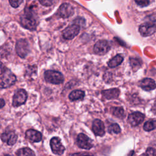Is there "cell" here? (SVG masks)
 <instances>
[{
    "label": "cell",
    "instance_id": "6da1fadb",
    "mask_svg": "<svg viewBox=\"0 0 156 156\" xmlns=\"http://www.w3.org/2000/svg\"><path fill=\"white\" fill-rule=\"evenodd\" d=\"M21 24L26 29L34 30L37 26V22L32 12L29 10L28 11L26 10L24 15L21 18Z\"/></svg>",
    "mask_w": 156,
    "mask_h": 156
},
{
    "label": "cell",
    "instance_id": "7a4b0ae2",
    "mask_svg": "<svg viewBox=\"0 0 156 156\" xmlns=\"http://www.w3.org/2000/svg\"><path fill=\"white\" fill-rule=\"evenodd\" d=\"M44 79L49 82L53 84H60L64 80L62 74L57 71L48 70L44 73Z\"/></svg>",
    "mask_w": 156,
    "mask_h": 156
},
{
    "label": "cell",
    "instance_id": "3957f363",
    "mask_svg": "<svg viewBox=\"0 0 156 156\" xmlns=\"http://www.w3.org/2000/svg\"><path fill=\"white\" fill-rule=\"evenodd\" d=\"M16 80V76L9 70L4 72V74L0 78V88H7L13 85Z\"/></svg>",
    "mask_w": 156,
    "mask_h": 156
},
{
    "label": "cell",
    "instance_id": "277c9868",
    "mask_svg": "<svg viewBox=\"0 0 156 156\" xmlns=\"http://www.w3.org/2000/svg\"><path fill=\"white\" fill-rule=\"evenodd\" d=\"M16 52L21 58H24L29 52V45L28 42L24 39H20L16 44Z\"/></svg>",
    "mask_w": 156,
    "mask_h": 156
},
{
    "label": "cell",
    "instance_id": "5b68a950",
    "mask_svg": "<svg viewBox=\"0 0 156 156\" xmlns=\"http://www.w3.org/2000/svg\"><path fill=\"white\" fill-rule=\"evenodd\" d=\"M80 31V26L77 24H73L65 29L62 32L64 38L71 40L74 38Z\"/></svg>",
    "mask_w": 156,
    "mask_h": 156
},
{
    "label": "cell",
    "instance_id": "8992f818",
    "mask_svg": "<svg viewBox=\"0 0 156 156\" xmlns=\"http://www.w3.org/2000/svg\"><path fill=\"white\" fill-rule=\"evenodd\" d=\"M27 94L26 91L23 89H20L16 91L13 97L12 105L14 107L20 106L24 104L26 101Z\"/></svg>",
    "mask_w": 156,
    "mask_h": 156
},
{
    "label": "cell",
    "instance_id": "52a82bcc",
    "mask_svg": "<svg viewBox=\"0 0 156 156\" xmlns=\"http://www.w3.org/2000/svg\"><path fill=\"white\" fill-rule=\"evenodd\" d=\"M77 144L82 149H90L93 146L92 140L83 133H79L77 137Z\"/></svg>",
    "mask_w": 156,
    "mask_h": 156
},
{
    "label": "cell",
    "instance_id": "ba28073f",
    "mask_svg": "<svg viewBox=\"0 0 156 156\" xmlns=\"http://www.w3.org/2000/svg\"><path fill=\"white\" fill-rule=\"evenodd\" d=\"M138 30L142 36H150L156 31V24L151 23H145L139 26Z\"/></svg>",
    "mask_w": 156,
    "mask_h": 156
},
{
    "label": "cell",
    "instance_id": "9c48e42d",
    "mask_svg": "<svg viewBox=\"0 0 156 156\" xmlns=\"http://www.w3.org/2000/svg\"><path fill=\"white\" fill-rule=\"evenodd\" d=\"M110 46L106 40H99L94 46V52L98 55H104L110 49Z\"/></svg>",
    "mask_w": 156,
    "mask_h": 156
},
{
    "label": "cell",
    "instance_id": "30bf717a",
    "mask_svg": "<svg viewBox=\"0 0 156 156\" xmlns=\"http://www.w3.org/2000/svg\"><path fill=\"white\" fill-rule=\"evenodd\" d=\"M57 13L60 17L67 18L73 15L74 9L69 4L63 3L58 8Z\"/></svg>",
    "mask_w": 156,
    "mask_h": 156
},
{
    "label": "cell",
    "instance_id": "8fae6325",
    "mask_svg": "<svg viewBox=\"0 0 156 156\" xmlns=\"http://www.w3.org/2000/svg\"><path fill=\"white\" fill-rule=\"evenodd\" d=\"M50 146L52 152L57 155H62L65 151V147L58 137H53L50 141Z\"/></svg>",
    "mask_w": 156,
    "mask_h": 156
},
{
    "label": "cell",
    "instance_id": "7c38bea8",
    "mask_svg": "<svg viewBox=\"0 0 156 156\" xmlns=\"http://www.w3.org/2000/svg\"><path fill=\"white\" fill-rule=\"evenodd\" d=\"M144 119V115L139 112H135L130 114L128 116V121L132 126H136L141 124Z\"/></svg>",
    "mask_w": 156,
    "mask_h": 156
},
{
    "label": "cell",
    "instance_id": "4fadbf2b",
    "mask_svg": "<svg viewBox=\"0 0 156 156\" xmlns=\"http://www.w3.org/2000/svg\"><path fill=\"white\" fill-rule=\"evenodd\" d=\"M17 135L13 131H7L2 133L1 138L2 141L6 143L8 145H13L17 140Z\"/></svg>",
    "mask_w": 156,
    "mask_h": 156
},
{
    "label": "cell",
    "instance_id": "5bb4252c",
    "mask_svg": "<svg viewBox=\"0 0 156 156\" xmlns=\"http://www.w3.org/2000/svg\"><path fill=\"white\" fill-rule=\"evenodd\" d=\"M92 130L96 135L103 136L105 134V127L103 122L98 119L94 120L92 124Z\"/></svg>",
    "mask_w": 156,
    "mask_h": 156
},
{
    "label": "cell",
    "instance_id": "9a60e30c",
    "mask_svg": "<svg viewBox=\"0 0 156 156\" xmlns=\"http://www.w3.org/2000/svg\"><path fill=\"white\" fill-rule=\"evenodd\" d=\"M140 87L146 91H151L156 88L155 81L150 78H145L139 82Z\"/></svg>",
    "mask_w": 156,
    "mask_h": 156
},
{
    "label": "cell",
    "instance_id": "2e32d148",
    "mask_svg": "<svg viewBox=\"0 0 156 156\" xmlns=\"http://www.w3.org/2000/svg\"><path fill=\"white\" fill-rule=\"evenodd\" d=\"M26 137L32 142H38L41 141L42 135L40 132L36 130L29 129L26 132Z\"/></svg>",
    "mask_w": 156,
    "mask_h": 156
},
{
    "label": "cell",
    "instance_id": "e0dca14e",
    "mask_svg": "<svg viewBox=\"0 0 156 156\" xmlns=\"http://www.w3.org/2000/svg\"><path fill=\"white\" fill-rule=\"evenodd\" d=\"M102 94L106 99H111L117 98L119 94V90L118 88H112L103 90Z\"/></svg>",
    "mask_w": 156,
    "mask_h": 156
},
{
    "label": "cell",
    "instance_id": "ac0fdd59",
    "mask_svg": "<svg viewBox=\"0 0 156 156\" xmlns=\"http://www.w3.org/2000/svg\"><path fill=\"white\" fill-rule=\"evenodd\" d=\"M85 95V93L83 91L77 90H74L71 93L69 94V99L72 101H76L79 99H82L83 98Z\"/></svg>",
    "mask_w": 156,
    "mask_h": 156
},
{
    "label": "cell",
    "instance_id": "d6986e66",
    "mask_svg": "<svg viewBox=\"0 0 156 156\" xmlns=\"http://www.w3.org/2000/svg\"><path fill=\"white\" fill-rule=\"evenodd\" d=\"M122 56H121V55H116L108 62V65L110 68H114L119 65L122 62Z\"/></svg>",
    "mask_w": 156,
    "mask_h": 156
},
{
    "label": "cell",
    "instance_id": "ffe728a7",
    "mask_svg": "<svg viewBox=\"0 0 156 156\" xmlns=\"http://www.w3.org/2000/svg\"><path fill=\"white\" fill-rule=\"evenodd\" d=\"M17 156H35L34 151L29 147L20 149L16 152Z\"/></svg>",
    "mask_w": 156,
    "mask_h": 156
},
{
    "label": "cell",
    "instance_id": "44dd1931",
    "mask_svg": "<svg viewBox=\"0 0 156 156\" xmlns=\"http://www.w3.org/2000/svg\"><path fill=\"white\" fill-rule=\"evenodd\" d=\"M112 114L115 116L117 118H122L124 116V111L122 108L119 107H113L111 109Z\"/></svg>",
    "mask_w": 156,
    "mask_h": 156
},
{
    "label": "cell",
    "instance_id": "7402d4cb",
    "mask_svg": "<svg viewBox=\"0 0 156 156\" xmlns=\"http://www.w3.org/2000/svg\"><path fill=\"white\" fill-rule=\"evenodd\" d=\"M156 128V121H148L143 126V129L146 131H151Z\"/></svg>",
    "mask_w": 156,
    "mask_h": 156
},
{
    "label": "cell",
    "instance_id": "603a6c76",
    "mask_svg": "<svg viewBox=\"0 0 156 156\" xmlns=\"http://www.w3.org/2000/svg\"><path fill=\"white\" fill-rule=\"evenodd\" d=\"M108 132L110 133L113 132L115 133H119L121 132V128L116 123L110 125L108 127Z\"/></svg>",
    "mask_w": 156,
    "mask_h": 156
},
{
    "label": "cell",
    "instance_id": "cb8c5ba5",
    "mask_svg": "<svg viewBox=\"0 0 156 156\" xmlns=\"http://www.w3.org/2000/svg\"><path fill=\"white\" fill-rule=\"evenodd\" d=\"M140 156H156V150L154 148H147L146 152Z\"/></svg>",
    "mask_w": 156,
    "mask_h": 156
},
{
    "label": "cell",
    "instance_id": "d4e9b609",
    "mask_svg": "<svg viewBox=\"0 0 156 156\" xmlns=\"http://www.w3.org/2000/svg\"><path fill=\"white\" fill-rule=\"evenodd\" d=\"M10 4L12 7L14 8H17L23 2V0H9Z\"/></svg>",
    "mask_w": 156,
    "mask_h": 156
},
{
    "label": "cell",
    "instance_id": "484cf974",
    "mask_svg": "<svg viewBox=\"0 0 156 156\" xmlns=\"http://www.w3.org/2000/svg\"><path fill=\"white\" fill-rule=\"evenodd\" d=\"M135 2L141 6V7H146L149 5V0H135Z\"/></svg>",
    "mask_w": 156,
    "mask_h": 156
},
{
    "label": "cell",
    "instance_id": "4316f807",
    "mask_svg": "<svg viewBox=\"0 0 156 156\" xmlns=\"http://www.w3.org/2000/svg\"><path fill=\"white\" fill-rule=\"evenodd\" d=\"M40 3L44 6H51L54 2V0H38Z\"/></svg>",
    "mask_w": 156,
    "mask_h": 156
},
{
    "label": "cell",
    "instance_id": "83f0119b",
    "mask_svg": "<svg viewBox=\"0 0 156 156\" xmlns=\"http://www.w3.org/2000/svg\"><path fill=\"white\" fill-rule=\"evenodd\" d=\"M72 156H93V155L87 152H78L72 154Z\"/></svg>",
    "mask_w": 156,
    "mask_h": 156
},
{
    "label": "cell",
    "instance_id": "f1b7e54d",
    "mask_svg": "<svg viewBox=\"0 0 156 156\" xmlns=\"http://www.w3.org/2000/svg\"><path fill=\"white\" fill-rule=\"evenodd\" d=\"M5 71V67L4 65V64L1 62H0V74H2L3 73H4V72Z\"/></svg>",
    "mask_w": 156,
    "mask_h": 156
},
{
    "label": "cell",
    "instance_id": "f546056e",
    "mask_svg": "<svg viewBox=\"0 0 156 156\" xmlns=\"http://www.w3.org/2000/svg\"><path fill=\"white\" fill-rule=\"evenodd\" d=\"M5 105V101L2 99H0V108Z\"/></svg>",
    "mask_w": 156,
    "mask_h": 156
},
{
    "label": "cell",
    "instance_id": "4dcf8cb0",
    "mask_svg": "<svg viewBox=\"0 0 156 156\" xmlns=\"http://www.w3.org/2000/svg\"><path fill=\"white\" fill-rule=\"evenodd\" d=\"M5 156H11V155H5Z\"/></svg>",
    "mask_w": 156,
    "mask_h": 156
}]
</instances>
